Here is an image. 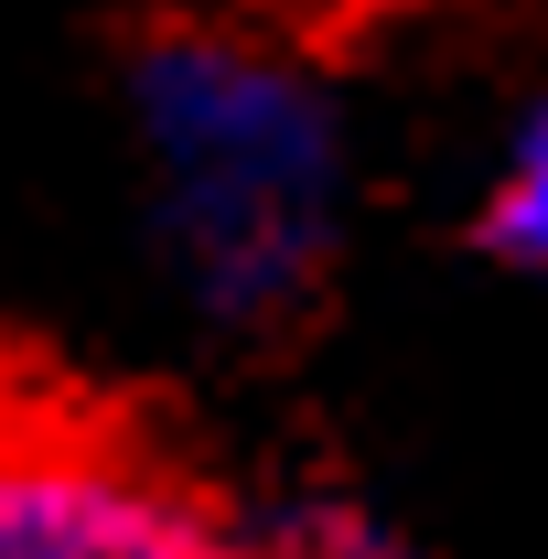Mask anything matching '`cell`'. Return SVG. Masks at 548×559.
Instances as JSON below:
<instances>
[{"mask_svg": "<svg viewBox=\"0 0 548 559\" xmlns=\"http://www.w3.org/2000/svg\"><path fill=\"white\" fill-rule=\"evenodd\" d=\"M140 140L151 259L226 345H301L344 280V140L334 66L259 11H151L119 44Z\"/></svg>", "mask_w": 548, "mask_h": 559, "instance_id": "cell-1", "label": "cell"}, {"mask_svg": "<svg viewBox=\"0 0 548 559\" xmlns=\"http://www.w3.org/2000/svg\"><path fill=\"white\" fill-rule=\"evenodd\" d=\"M0 559H248L237 485L119 399L0 366Z\"/></svg>", "mask_w": 548, "mask_h": 559, "instance_id": "cell-2", "label": "cell"}, {"mask_svg": "<svg viewBox=\"0 0 548 559\" xmlns=\"http://www.w3.org/2000/svg\"><path fill=\"white\" fill-rule=\"evenodd\" d=\"M237 549L248 559H409L398 516L355 474H279L237 495Z\"/></svg>", "mask_w": 548, "mask_h": 559, "instance_id": "cell-3", "label": "cell"}, {"mask_svg": "<svg viewBox=\"0 0 548 559\" xmlns=\"http://www.w3.org/2000/svg\"><path fill=\"white\" fill-rule=\"evenodd\" d=\"M463 237H474V259H495L505 280H548V86L495 130Z\"/></svg>", "mask_w": 548, "mask_h": 559, "instance_id": "cell-4", "label": "cell"}]
</instances>
